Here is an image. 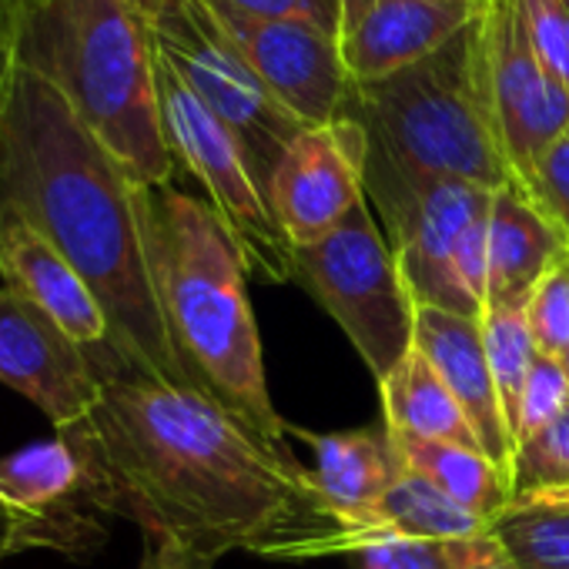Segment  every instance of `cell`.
I'll list each match as a JSON object with an SVG mask.
<instances>
[{
    "label": "cell",
    "mask_w": 569,
    "mask_h": 569,
    "mask_svg": "<svg viewBox=\"0 0 569 569\" xmlns=\"http://www.w3.org/2000/svg\"><path fill=\"white\" fill-rule=\"evenodd\" d=\"M492 194L452 178L366 174V198L386 224L416 306L482 319Z\"/></svg>",
    "instance_id": "8992f818"
},
{
    "label": "cell",
    "mask_w": 569,
    "mask_h": 569,
    "mask_svg": "<svg viewBox=\"0 0 569 569\" xmlns=\"http://www.w3.org/2000/svg\"><path fill=\"white\" fill-rule=\"evenodd\" d=\"M399 456L406 469L429 479L439 492L486 519L489 526L516 502L509 476L479 449L452 446V442H432V439H412L392 432Z\"/></svg>",
    "instance_id": "7402d4cb"
},
{
    "label": "cell",
    "mask_w": 569,
    "mask_h": 569,
    "mask_svg": "<svg viewBox=\"0 0 569 569\" xmlns=\"http://www.w3.org/2000/svg\"><path fill=\"white\" fill-rule=\"evenodd\" d=\"M366 171L369 138L356 118L299 131L268 184V204L292 248L322 241L366 201Z\"/></svg>",
    "instance_id": "7c38bea8"
},
{
    "label": "cell",
    "mask_w": 569,
    "mask_h": 569,
    "mask_svg": "<svg viewBox=\"0 0 569 569\" xmlns=\"http://www.w3.org/2000/svg\"><path fill=\"white\" fill-rule=\"evenodd\" d=\"M88 436L148 539L208 566L228 552L339 556L346 522L312 472L204 392L141 372L104 376Z\"/></svg>",
    "instance_id": "6da1fadb"
},
{
    "label": "cell",
    "mask_w": 569,
    "mask_h": 569,
    "mask_svg": "<svg viewBox=\"0 0 569 569\" xmlns=\"http://www.w3.org/2000/svg\"><path fill=\"white\" fill-rule=\"evenodd\" d=\"M0 278H4V289L48 312L78 346H84L101 376L128 369L111 346L108 316L88 281L24 214L4 204H0Z\"/></svg>",
    "instance_id": "9a60e30c"
},
{
    "label": "cell",
    "mask_w": 569,
    "mask_h": 569,
    "mask_svg": "<svg viewBox=\"0 0 569 569\" xmlns=\"http://www.w3.org/2000/svg\"><path fill=\"white\" fill-rule=\"evenodd\" d=\"M516 502H532V506H549V509H566L569 512V486L566 489H546V492H536V496H526V499H516Z\"/></svg>",
    "instance_id": "74e56055"
},
{
    "label": "cell",
    "mask_w": 569,
    "mask_h": 569,
    "mask_svg": "<svg viewBox=\"0 0 569 569\" xmlns=\"http://www.w3.org/2000/svg\"><path fill=\"white\" fill-rule=\"evenodd\" d=\"M0 499L24 526V549H58L84 556L104 542L101 516H124L88 426L54 432L0 459Z\"/></svg>",
    "instance_id": "30bf717a"
},
{
    "label": "cell",
    "mask_w": 569,
    "mask_h": 569,
    "mask_svg": "<svg viewBox=\"0 0 569 569\" xmlns=\"http://www.w3.org/2000/svg\"><path fill=\"white\" fill-rule=\"evenodd\" d=\"M526 322L542 356L569 352V251L536 281L526 299Z\"/></svg>",
    "instance_id": "4316f807"
},
{
    "label": "cell",
    "mask_w": 569,
    "mask_h": 569,
    "mask_svg": "<svg viewBox=\"0 0 569 569\" xmlns=\"http://www.w3.org/2000/svg\"><path fill=\"white\" fill-rule=\"evenodd\" d=\"M476 11L436 0H376L342 38V61L352 84L386 81L446 48L472 24Z\"/></svg>",
    "instance_id": "e0dca14e"
},
{
    "label": "cell",
    "mask_w": 569,
    "mask_h": 569,
    "mask_svg": "<svg viewBox=\"0 0 569 569\" xmlns=\"http://www.w3.org/2000/svg\"><path fill=\"white\" fill-rule=\"evenodd\" d=\"M412 346L429 359V366L439 372L446 389L462 406L466 419L476 429V439H479L482 452L512 482L516 439H512V429H509V412H506L502 392L496 386V376H492V366H489V356H486L479 319L419 306L416 309V342Z\"/></svg>",
    "instance_id": "2e32d148"
},
{
    "label": "cell",
    "mask_w": 569,
    "mask_h": 569,
    "mask_svg": "<svg viewBox=\"0 0 569 569\" xmlns=\"http://www.w3.org/2000/svg\"><path fill=\"white\" fill-rule=\"evenodd\" d=\"M462 539H412V536H372L356 546L359 569H459Z\"/></svg>",
    "instance_id": "83f0119b"
},
{
    "label": "cell",
    "mask_w": 569,
    "mask_h": 569,
    "mask_svg": "<svg viewBox=\"0 0 569 569\" xmlns=\"http://www.w3.org/2000/svg\"><path fill=\"white\" fill-rule=\"evenodd\" d=\"M292 281L339 322L376 382L412 349L419 306L369 198L332 234L296 248Z\"/></svg>",
    "instance_id": "52a82bcc"
},
{
    "label": "cell",
    "mask_w": 569,
    "mask_h": 569,
    "mask_svg": "<svg viewBox=\"0 0 569 569\" xmlns=\"http://www.w3.org/2000/svg\"><path fill=\"white\" fill-rule=\"evenodd\" d=\"M436 4H449V8H462V11H479V0H436Z\"/></svg>",
    "instance_id": "f35d334b"
},
{
    "label": "cell",
    "mask_w": 569,
    "mask_h": 569,
    "mask_svg": "<svg viewBox=\"0 0 569 569\" xmlns=\"http://www.w3.org/2000/svg\"><path fill=\"white\" fill-rule=\"evenodd\" d=\"M144 228L164 326L191 389L248 429L284 446L289 426L271 406L248 261L218 211L174 184L144 188Z\"/></svg>",
    "instance_id": "3957f363"
},
{
    "label": "cell",
    "mask_w": 569,
    "mask_h": 569,
    "mask_svg": "<svg viewBox=\"0 0 569 569\" xmlns=\"http://www.w3.org/2000/svg\"><path fill=\"white\" fill-rule=\"evenodd\" d=\"M18 64L48 81L148 188L171 184L151 24L121 0H18Z\"/></svg>",
    "instance_id": "277c9868"
},
{
    "label": "cell",
    "mask_w": 569,
    "mask_h": 569,
    "mask_svg": "<svg viewBox=\"0 0 569 569\" xmlns=\"http://www.w3.org/2000/svg\"><path fill=\"white\" fill-rule=\"evenodd\" d=\"M519 191L556 224L569 244V131L536 161Z\"/></svg>",
    "instance_id": "f546056e"
},
{
    "label": "cell",
    "mask_w": 569,
    "mask_h": 569,
    "mask_svg": "<svg viewBox=\"0 0 569 569\" xmlns=\"http://www.w3.org/2000/svg\"><path fill=\"white\" fill-rule=\"evenodd\" d=\"M14 552H24V526H21V516L0 499V562Z\"/></svg>",
    "instance_id": "e575fe53"
},
{
    "label": "cell",
    "mask_w": 569,
    "mask_h": 569,
    "mask_svg": "<svg viewBox=\"0 0 569 569\" xmlns=\"http://www.w3.org/2000/svg\"><path fill=\"white\" fill-rule=\"evenodd\" d=\"M459 569H522V566L502 549V542L492 532H486L459 542Z\"/></svg>",
    "instance_id": "1f68e13d"
},
{
    "label": "cell",
    "mask_w": 569,
    "mask_h": 569,
    "mask_svg": "<svg viewBox=\"0 0 569 569\" xmlns=\"http://www.w3.org/2000/svg\"><path fill=\"white\" fill-rule=\"evenodd\" d=\"M151 31L161 58L241 141L248 164L268 198V184L284 148L299 138L306 124L289 108H281L258 81L251 64L221 31L208 0H181Z\"/></svg>",
    "instance_id": "9c48e42d"
},
{
    "label": "cell",
    "mask_w": 569,
    "mask_h": 569,
    "mask_svg": "<svg viewBox=\"0 0 569 569\" xmlns=\"http://www.w3.org/2000/svg\"><path fill=\"white\" fill-rule=\"evenodd\" d=\"M562 366H566V376H569V352L562 356Z\"/></svg>",
    "instance_id": "60d3db41"
},
{
    "label": "cell",
    "mask_w": 569,
    "mask_h": 569,
    "mask_svg": "<svg viewBox=\"0 0 569 569\" xmlns=\"http://www.w3.org/2000/svg\"><path fill=\"white\" fill-rule=\"evenodd\" d=\"M532 51L546 71L569 91V14L562 0H519Z\"/></svg>",
    "instance_id": "f1b7e54d"
},
{
    "label": "cell",
    "mask_w": 569,
    "mask_h": 569,
    "mask_svg": "<svg viewBox=\"0 0 569 569\" xmlns=\"http://www.w3.org/2000/svg\"><path fill=\"white\" fill-rule=\"evenodd\" d=\"M369 138V171L389 178H452L486 191L512 184L479 68L476 18L432 58L372 84L349 108Z\"/></svg>",
    "instance_id": "5b68a950"
},
{
    "label": "cell",
    "mask_w": 569,
    "mask_h": 569,
    "mask_svg": "<svg viewBox=\"0 0 569 569\" xmlns=\"http://www.w3.org/2000/svg\"><path fill=\"white\" fill-rule=\"evenodd\" d=\"M479 326H482V342H486V356H489L496 386L502 392V402H506V412L512 422V409L519 402L522 382L539 356L536 339L526 322V302L522 306H489L482 312Z\"/></svg>",
    "instance_id": "cb8c5ba5"
},
{
    "label": "cell",
    "mask_w": 569,
    "mask_h": 569,
    "mask_svg": "<svg viewBox=\"0 0 569 569\" xmlns=\"http://www.w3.org/2000/svg\"><path fill=\"white\" fill-rule=\"evenodd\" d=\"M158 51V48H154ZM158 98L164 138L174 161L208 191V204L234 234L251 271L264 281H292V241L284 238L241 141L191 91V84L158 51Z\"/></svg>",
    "instance_id": "ba28073f"
},
{
    "label": "cell",
    "mask_w": 569,
    "mask_h": 569,
    "mask_svg": "<svg viewBox=\"0 0 569 569\" xmlns=\"http://www.w3.org/2000/svg\"><path fill=\"white\" fill-rule=\"evenodd\" d=\"M211 11L258 81L302 124H326L346 114L356 84L346 71L342 41L336 34L289 21L248 18L221 4H211Z\"/></svg>",
    "instance_id": "5bb4252c"
},
{
    "label": "cell",
    "mask_w": 569,
    "mask_h": 569,
    "mask_svg": "<svg viewBox=\"0 0 569 569\" xmlns=\"http://www.w3.org/2000/svg\"><path fill=\"white\" fill-rule=\"evenodd\" d=\"M144 188L48 81L18 64L0 114V204L24 214L88 281L131 372L191 386L158 299Z\"/></svg>",
    "instance_id": "7a4b0ae2"
},
{
    "label": "cell",
    "mask_w": 569,
    "mask_h": 569,
    "mask_svg": "<svg viewBox=\"0 0 569 569\" xmlns=\"http://www.w3.org/2000/svg\"><path fill=\"white\" fill-rule=\"evenodd\" d=\"M569 486V409L539 436L526 439L512 452V492L516 499L566 489Z\"/></svg>",
    "instance_id": "d4e9b609"
},
{
    "label": "cell",
    "mask_w": 569,
    "mask_h": 569,
    "mask_svg": "<svg viewBox=\"0 0 569 569\" xmlns=\"http://www.w3.org/2000/svg\"><path fill=\"white\" fill-rule=\"evenodd\" d=\"M562 4H566V14H569V0H562Z\"/></svg>",
    "instance_id": "b9f144b4"
},
{
    "label": "cell",
    "mask_w": 569,
    "mask_h": 569,
    "mask_svg": "<svg viewBox=\"0 0 569 569\" xmlns=\"http://www.w3.org/2000/svg\"><path fill=\"white\" fill-rule=\"evenodd\" d=\"M211 4L231 8L248 18H264V21H289V24H306L326 34H342V8L339 0H211Z\"/></svg>",
    "instance_id": "4dcf8cb0"
},
{
    "label": "cell",
    "mask_w": 569,
    "mask_h": 569,
    "mask_svg": "<svg viewBox=\"0 0 569 569\" xmlns=\"http://www.w3.org/2000/svg\"><path fill=\"white\" fill-rule=\"evenodd\" d=\"M121 4L131 8L134 14H141V18L154 28V24H161V21L181 4V0H121Z\"/></svg>",
    "instance_id": "d590c367"
},
{
    "label": "cell",
    "mask_w": 569,
    "mask_h": 569,
    "mask_svg": "<svg viewBox=\"0 0 569 569\" xmlns=\"http://www.w3.org/2000/svg\"><path fill=\"white\" fill-rule=\"evenodd\" d=\"M476 41L499 144L519 188L536 161L569 131V91L532 51L519 0H479Z\"/></svg>",
    "instance_id": "8fae6325"
},
{
    "label": "cell",
    "mask_w": 569,
    "mask_h": 569,
    "mask_svg": "<svg viewBox=\"0 0 569 569\" xmlns=\"http://www.w3.org/2000/svg\"><path fill=\"white\" fill-rule=\"evenodd\" d=\"M379 399L389 432L469 446L482 452L462 406L416 346L399 359V366L386 379H379Z\"/></svg>",
    "instance_id": "44dd1931"
},
{
    "label": "cell",
    "mask_w": 569,
    "mask_h": 569,
    "mask_svg": "<svg viewBox=\"0 0 569 569\" xmlns=\"http://www.w3.org/2000/svg\"><path fill=\"white\" fill-rule=\"evenodd\" d=\"M141 569H211L208 562L168 546V542H154L148 539V552H144V566Z\"/></svg>",
    "instance_id": "836d02e7"
},
{
    "label": "cell",
    "mask_w": 569,
    "mask_h": 569,
    "mask_svg": "<svg viewBox=\"0 0 569 569\" xmlns=\"http://www.w3.org/2000/svg\"><path fill=\"white\" fill-rule=\"evenodd\" d=\"M309 449L316 466L312 482L332 512L346 522V532L399 482L406 462L389 429H356V432H309L289 429Z\"/></svg>",
    "instance_id": "ac0fdd59"
},
{
    "label": "cell",
    "mask_w": 569,
    "mask_h": 569,
    "mask_svg": "<svg viewBox=\"0 0 569 569\" xmlns=\"http://www.w3.org/2000/svg\"><path fill=\"white\" fill-rule=\"evenodd\" d=\"M566 251V238L516 184L496 191L486 238V309L522 306Z\"/></svg>",
    "instance_id": "d6986e66"
},
{
    "label": "cell",
    "mask_w": 569,
    "mask_h": 569,
    "mask_svg": "<svg viewBox=\"0 0 569 569\" xmlns=\"http://www.w3.org/2000/svg\"><path fill=\"white\" fill-rule=\"evenodd\" d=\"M0 382L38 406L54 432H78L91 422L104 376L48 312L0 284Z\"/></svg>",
    "instance_id": "4fadbf2b"
},
{
    "label": "cell",
    "mask_w": 569,
    "mask_h": 569,
    "mask_svg": "<svg viewBox=\"0 0 569 569\" xmlns=\"http://www.w3.org/2000/svg\"><path fill=\"white\" fill-rule=\"evenodd\" d=\"M489 522L439 492L429 479L406 469L399 482L342 536L339 552H356L372 536H412V539H476Z\"/></svg>",
    "instance_id": "ffe728a7"
},
{
    "label": "cell",
    "mask_w": 569,
    "mask_h": 569,
    "mask_svg": "<svg viewBox=\"0 0 569 569\" xmlns=\"http://www.w3.org/2000/svg\"><path fill=\"white\" fill-rule=\"evenodd\" d=\"M18 74V44H14V18L0 21V114L8 108V94Z\"/></svg>",
    "instance_id": "d6a6232c"
},
{
    "label": "cell",
    "mask_w": 569,
    "mask_h": 569,
    "mask_svg": "<svg viewBox=\"0 0 569 569\" xmlns=\"http://www.w3.org/2000/svg\"><path fill=\"white\" fill-rule=\"evenodd\" d=\"M569 409V376H566V366L562 359L556 356H536L526 382H522V392H519V402L512 409V439L516 446L539 436L542 429H549L562 412Z\"/></svg>",
    "instance_id": "484cf974"
},
{
    "label": "cell",
    "mask_w": 569,
    "mask_h": 569,
    "mask_svg": "<svg viewBox=\"0 0 569 569\" xmlns=\"http://www.w3.org/2000/svg\"><path fill=\"white\" fill-rule=\"evenodd\" d=\"M372 4H376V0H339V8H342V34H339V41L362 21V14H366Z\"/></svg>",
    "instance_id": "8d00e7d4"
},
{
    "label": "cell",
    "mask_w": 569,
    "mask_h": 569,
    "mask_svg": "<svg viewBox=\"0 0 569 569\" xmlns=\"http://www.w3.org/2000/svg\"><path fill=\"white\" fill-rule=\"evenodd\" d=\"M489 532L522 569H569V512L512 502Z\"/></svg>",
    "instance_id": "603a6c76"
},
{
    "label": "cell",
    "mask_w": 569,
    "mask_h": 569,
    "mask_svg": "<svg viewBox=\"0 0 569 569\" xmlns=\"http://www.w3.org/2000/svg\"><path fill=\"white\" fill-rule=\"evenodd\" d=\"M18 11V0H0V21H11Z\"/></svg>",
    "instance_id": "ab89813d"
}]
</instances>
